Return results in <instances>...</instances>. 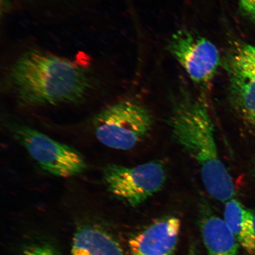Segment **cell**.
Returning <instances> with one entry per match:
<instances>
[{"instance_id": "cell-11", "label": "cell", "mask_w": 255, "mask_h": 255, "mask_svg": "<svg viewBox=\"0 0 255 255\" xmlns=\"http://www.w3.org/2000/svg\"><path fill=\"white\" fill-rule=\"evenodd\" d=\"M71 255H124L118 242L94 227L80 229L73 238Z\"/></svg>"}, {"instance_id": "cell-14", "label": "cell", "mask_w": 255, "mask_h": 255, "mask_svg": "<svg viewBox=\"0 0 255 255\" xmlns=\"http://www.w3.org/2000/svg\"><path fill=\"white\" fill-rule=\"evenodd\" d=\"M239 1L244 14L255 21V0H239Z\"/></svg>"}, {"instance_id": "cell-2", "label": "cell", "mask_w": 255, "mask_h": 255, "mask_svg": "<svg viewBox=\"0 0 255 255\" xmlns=\"http://www.w3.org/2000/svg\"><path fill=\"white\" fill-rule=\"evenodd\" d=\"M167 123L174 141L198 166L210 196L225 203L234 199V181L220 157L214 124L205 97L181 91L173 99Z\"/></svg>"}, {"instance_id": "cell-8", "label": "cell", "mask_w": 255, "mask_h": 255, "mask_svg": "<svg viewBox=\"0 0 255 255\" xmlns=\"http://www.w3.org/2000/svg\"><path fill=\"white\" fill-rule=\"evenodd\" d=\"M200 221L207 255H239V244L224 220L213 213L209 207H202Z\"/></svg>"}, {"instance_id": "cell-4", "label": "cell", "mask_w": 255, "mask_h": 255, "mask_svg": "<svg viewBox=\"0 0 255 255\" xmlns=\"http://www.w3.org/2000/svg\"><path fill=\"white\" fill-rule=\"evenodd\" d=\"M7 128L44 171L68 178L84 173L87 165L81 153L24 124L9 122Z\"/></svg>"}, {"instance_id": "cell-15", "label": "cell", "mask_w": 255, "mask_h": 255, "mask_svg": "<svg viewBox=\"0 0 255 255\" xmlns=\"http://www.w3.org/2000/svg\"><path fill=\"white\" fill-rule=\"evenodd\" d=\"M188 255H196L195 249L193 247L191 248Z\"/></svg>"}, {"instance_id": "cell-6", "label": "cell", "mask_w": 255, "mask_h": 255, "mask_svg": "<svg viewBox=\"0 0 255 255\" xmlns=\"http://www.w3.org/2000/svg\"><path fill=\"white\" fill-rule=\"evenodd\" d=\"M169 49L191 81L201 87L211 84L221 60L214 43L189 30H178L171 37Z\"/></svg>"}, {"instance_id": "cell-10", "label": "cell", "mask_w": 255, "mask_h": 255, "mask_svg": "<svg viewBox=\"0 0 255 255\" xmlns=\"http://www.w3.org/2000/svg\"><path fill=\"white\" fill-rule=\"evenodd\" d=\"M228 72L232 106L242 120L255 129V76Z\"/></svg>"}, {"instance_id": "cell-16", "label": "cell", "mask_w": 255, "mask_h": 255, "mask_svg": "<svg viewBox=\"0 0 255 255\" xmlns=\"http://www.w3.org/2000/svg\"><path fill=\"white\" fill-rule=\"evenodd\" d=\"M254 230H255V215H254Z\"/></svg>"}, {"instance_id": "cell-1", "label": "cell", "mask_w": 255, "mask_h": 255, "mask_svg": "<svg viewBox=\"0 0 255 255\" xmlns=\"http://www.w3.org/2000/svg\"><path fill=\"white\" fill-rule=\"evenodd\" d=\"M6 88L29 107L82 103L94 90L97 79L85 67L40 50L25 51L6 72Z\"/></svg>"}, {"instance_id": "cell-12", "label": "cell", "mask_w": 255, "mask_h": 255, "mask_svg": "<svg viewBox=\"0 0 255 255\" xmlns=\"http://www.w3.org/2000/svg\"><path fill=\"white\" fill-rule=\"evenodd\" d=\"M227 66L228 71L255 76V46L244 44L238 47Z\"/></svg>"}, {"instance_id": "cell-7", "label": "cell", "mask_w": 255, "mask_h": 255, "mask_svg": "<svg viewBox=\"0 0 255 255\" xmlns=\"http://www.w3.org/2000/svg\"><path fill=\"white\" fill-rule=\"evenodd\" d=\"M181 222L175 217L159 220L130 239L132 255H174Z\"/></svg>"}, {"instance_id": "cell-13", "label": "cell", "mask_w": 255, "mask_h": 255, "mask_svg": "<svg viewBox=\"0 0 255 255\" xmlns=\"http://www.w3.org/2000/svg\"><path fill=\"white\" fill-rule=\"evenodd\" d=\"M24 255H59L52 247L47 245H41L28 249Z\"/></svg>"}, {"instance_id": "cell-9", "label": "cell", "mask_w": 255, "mask_h": 255, "mask_svg": "<svg viewBox=\"0 0 255 255\" xmlns=\"http://www.w3.org/2000/svg\"><path fill=\"white\" fill-rule=\"evenodd\" d=\"M254 215L237 200L225 203L224 221L239 245L248 254L255 255Z\"/></svg>"}, {"instance_id": "cell-3", "label": "cell", "mask_w": 255, "mask_h": 255, "mask_svg": "<svg viewBox=\"0 0 255 255\" xmlns=\"http://www.w3.org/2000/svg\"><path fill=\"white\" fill-rule=\"evenodd\" d=\"M96 137L103 145L118 150H129L141 142L154 126L152 114L141 104L119 102L95 117Z\"/></svg>"}, {"instance_id": "cell-5", "label": "cell", "mask_w": 255, "mask_h": 255, "mask_svg": "<svg viewBox=\"0 0 255 255\" xmlns=\"http://www.w3.org/2000/svg\"><path fill=\"white\" fill-rule=\"evenodd\" d=\"M103 180L116 198L136 206L163 188L167 171L163 164L155 161L135 167L109 164L103 168Z\"/></svg>"}]
</instances>
